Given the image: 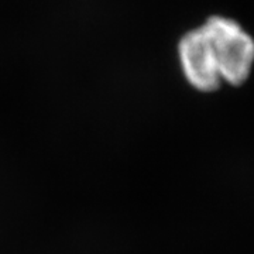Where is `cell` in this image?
Wrapping results in <instances>:
<instances>
[{
  "instance_id": "cell-1",
  "label": "cell",
  "mask_w": 254,
  "mask_h": 254,
  "mask_svg": "<svg viewBox=\"0 0 254 254\" xmlns=\"http://www.w3.org/2000/svg\"><path fill=\"white\" fill-rule=\"evenodd\" d=\"M223 83L245 85L254 68V38L233 18L212 16L202 26Z\"/></svg>"
},
{
  "instance_id": "cell-2",
  "label": "cell",
  "mask_w": 254,
  "mask_h": 254,
  "mask_svg": "<svg viewBox=\"0 0 254 254\" xmlns=\"http://www.w3.org/2000/svg\"><path fill=\"white\" fill-rule=\"evenodd\" d=\"M178 58L182 73L193 89L212 93L223 85L208 38L200 26L182 36L178 43Z\"/></svg>"
}]
</instances>
